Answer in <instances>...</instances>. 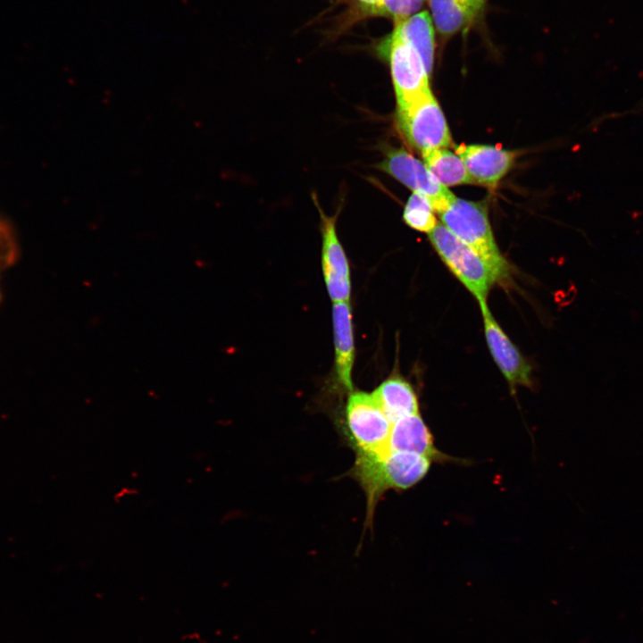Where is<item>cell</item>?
I'll return each mask as SVG.
<instances>
[{
	"label": "cell",
	"mask_w": 643,
	"mask_h": 643,
	"mask_svg": "<svg viewBox=\"0 0 643 643\" xmlns=\"http://www.w3.org/2000/svg\"><path fill=\"white\" fill-rule=\"evenodd\" d=\"M432 461L422 455L390 451L385 455H356L353 473L367 499V517L372 519L378 500L388 489L405 490L420 482Z\"/></svg>",
	"instance_id": "cell-1"
},
{
	"label": "cell",
	"mask_w": 643,
	"mask_h": 643,
	"mask_svg": "<svg viewBox=\"0 0 643 643\" xmlns=\"http://www.w3.org/2000/svg\"><path fill=\"white\" fill-rule=\"evenodd\" d=\"M441 223L472 248L489 266L497 280L508 274V265L497 247L483 202L455 198L439 213Z\"/></svg>",
	"instance_id": "cell-2"
},
{
	"label": "cell",
	"mask_w": 643,
	"mask_h": 643,
	"mask_svg": "<svg viewBox=\"0 0 643 643\" xmlns=\"http://www.w3.org/2000/svg\"><path fill=\"white\" fill-rule=\"evenodd\" d=\"M429 238L444 263L478 302H487L489 288L497 280L486 262L442 223L429 233Z\"/></svg>",
	"instance_id": "cell-3"
},
{
	"label": "cell",
	"mask_w": 643,
	"mask_h": 643,
	"mask_svg": "<svg viewBox=\"0 0 643 643\" xmlns=\"http://www.w3.org/2000/svg\"><path fill=\"white\" fill-rule=\"evenodd\" d=\"M397 123L409 145L422 155L453 146L446 118L431 91L405 106L397 107Z\"/></svg>",
	"instance_id": "cell-4"
},
{
	"label": "cell",
	"mask_w": 643,
	"mask_h": 643,
	"mask_svg": "<svg viewBox=\"0 0 643 643\" xmlns=\"http://www.w3.org/2000/svg\"><path fill=\"white\" fill-rule=\"evenodd\" d=\"M346 421L357 454L381 456L390 452L391 422L372 395L352 393L346 406Z\"/></svg>",
	"instance_id": "cell-5"
},
{
	"label": "cell",
	"mask_w": 643,
	"mask_h": 643,
	"mask_svg": "<svg viewBox=\"0 0 643 643\" xmlns=\"http://www.w3.org/2000/svg\"><path fill=\"white\" fill-rule=\"evenodd\" d=\"M378 168L410 188L425 196L438 214L447 210L456 198L438 182L425 163L404 148L386 151Z\"/></svg>",
	"instance_id": "cell-6"
},
{
	"label": "cell",
	"mask_w": 643,
	"mask_h": 643,
	"mask_svg": "<svg viewBox=\"0 0 643 643\" xmlns=\"http://www.w3.org/2000/svg\"><path fill=\"white\" fill-rule=\"evenodd\" d=\"M387 50L397 107L405 106L431 91L430 74L411 46L393 32Z\"/></svg>",
	"instance_id": "cell-7"
},
{
	"label": "cell",
	"mask_w": 643,
	"mask_h": 643,
	"mask_svg": "<svg viewBox=\"0 0 643 643\" xmlns=\"http://www.w3.org/2000/svg\"><path fill=\"white\" fill-rule=\"evenodd\" d=\"M483 317L484 331L494 361L514 389L517 386L530 387L531 367L491 314L487 302L479 303Z\"/></svg>",
	"instance_id": "cell-8"
},
{
	"label": "cell",
	"mask_w": 643,
	"mask_h": 643,
	"mask_svg": "<svg viewBox=\"0 0 643 643\" xmlns=\"http://www.w3.org/2000/svg\"><path fill=\"white\" fill-rule=\"evenodd\" d=\"M322 219V264L324 280L334 303L348 302L351 292L349 263L336 231L335 218L327 216L317 205Z\"/></svg>",
	"instance_id": "cell-9"
},
{
	"label": "cell",
	"mask_w": 643,
	"mask_h": 643,
	"mask_svg": "<svg viewBox=\"0 0 643 643\" xmlns=\"http://www.w3.org/2000/svg\"><path fill=\"white\" fill-rule=\"evenodd\" d=\"M455 153L463 160L473 184L496 187L514 165V151L489 145H460Z\"/></svg>",
	"instance_id": "cell-10"
},
{
	"label": "cell",
	"mask_w": 643,
	"mask_h": 643,
	"mask_svg": "<svg viewBox=\"0 0 643 643\" xmlns=\"http://www.w3.org/2000/svg\"><path fill=\"white\" fill-rule=\"evenodd\" d=\"M388 447L389 451L418 454L432 462L451 459L436 448L432 434L419 413L402 417L391 423Z\"/></svg>",
	"instance_id": "cell-11"
},
{
	"label": "cell",
	"mask_w": 643,
	"mask_h": 643,
	"mask_svg": "<svg viewBox=\"0 0 643 643\" xmlns=\"http://www.w3.org/2000/svg\"><path fill=\"white\" fill-rule=\"evenodd\" d=\"M438 33L453 36L467 29L480 14L486 0H427Z\"/></svg>",
	"instance_id": "cell-12"
},
{
	"label": "cell",
	"mask_w": 643,
	"mask_h": 643,
	"mask_svg": "<svg viewBox=\"0 0 643 643\" xmlns=\"http://www.w3.org/2000/svg\"><path fill=\"white\" fill-rule=\"evenodd\" d=\"M332 322L338 379L347 389L351 390V374L354 364L355 347L352 315L347 302L334 303L332 307Z\"/></svg>",
	"instance_id": "cell-13"
},
{
	"label": "cell",
	"mask_w": 643,
	"mask_h": 643,
	"mask_svg": "<svg viewBox=\"0 0 643 643\" xmlns=\"http://www.w3.org/2000/svg\"><path fill=\"white\" fill-rule=\"evenodd\" d=\"M389 422L419 413V403L412 385L400 377L383 381L372 394Z\"/></svg>",
	"instance_id": "cell-14"
},
{
	"label": "cell",
	"mask_w": 643,
	"mask_h": 643,
	"mask_svg": "<svg viewBox=\"0 0 643 643\" xmlns=\"http://www.w3.org/2000/svg\"><path fill=\"white\" fill-rule=\"evenodd\" d=\"M393 32L418 53L426 71L430 75L434 61L435 40L433 23L429 13L427 11L420 12L404 21L395 23Z\"/></svg>",
	"instance_id": "cell-15"
},
{
	"label": "cell",
	"mask_w": 643,
	"mask_h": 643,
	"mask_svg": "<svg viewBox=\"0 0 643 643\" xmlns=\"http://www.w3.org/2000/svg\"><path fill=\"white\" fill-rule=\"evenodd\" d=\"M423 163L444 187L473 184L466 167L455 152L447 148L435 149L422 154Z\"/></svg>",
	"instance_id": "cell-16"
},
{
	"label": "cell",
	"mask_w": 643,
	"mask_h": 643,
	"mask_svg": "<svg viewBox=\"0 0 643 643\" xmlns=\"http://www.w3.org/2000/svg\"><path fill=\"white\" fill-rule=\"evenodd\" d=\"M434 212L425 196L413 193L405 205L403 219L410 228L430 233L438 224Z\"/></svg>",
	"instance_id": "cell-17"
},
{
	"label": "cell",
	"mask_w": 643,
	"mask_h": 643,
	"mask_svg": "<svg viewBox=\"0 0 643 643\" xmlns=\"http://www.w3.org/2000/svg\"><path fill=\"white\" fill-rule=\"evenodd\" d=\"M423 3L424 0H380L369 14L391 17L395 24L415 14Z\"/></svg>",
	"instance_id": "cell-18"
},
{
	"label": "cell",
	"mask_w": 643,
	"mask_h": 643,
	"mask_svg": "<svg viewBox=\"0 0 643 643\" xmlns=\"http://www.w3.org/2000/svg\"><path fill=\"white\" fill-rule=\"evenodd\" d=\"M364 13L369 14L370 11L379 3L380 0H357Z\"/></svg>",
	"instance_id": "cell-19"
}]
</instances>
